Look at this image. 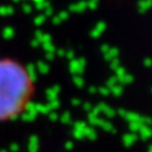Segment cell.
<instances>
[{
	"instance_id": "obj_1",
	"label": "cell",
	"mask_w": 152,
	"mask_h": 152,
	"mask_svg": "<svg viewBox=\"0 0 152 152\" xmlns=\"http://www.w3.org/2000/svg\"><path fill=\"white\" fill-rule=\"evenodd\" d=\"M28 77L18 65L0 62V121H14L27 108Z\"/></svg>"
},
{
	"instance_id": "obj_2",
	"label": "cell",
	"mask_w": 152,
	"mask_h": 152,
	"mask_svg": "<svg viewBox=\"0 0 152 152\" xmlns=\"http://www.w3.org/2000/svg\"><path fill=\"white\" fill-rule=\"evenodd\" d=\"M85 65H86V61H85V58H74V60L70 61L69 70H70L71 74H74V76L81 75L84 72Z\"/></svg>"
},
{
	"instance_id": "obj_3",
	"label": "cell",
	"mask_w": 152,
	"mask_h": 152,
	"mask_svg": "<svg viewBox=\"0 0 152 152\" xmlns=\"http://www.w3.org/2000/svg\"><path fill=\"white\" fill-rule=\"evenodd\" d=\"M88 9V4L85 0H81V1H77V3H74L71 4V5L69 7V13H83Z\"/></svg>"
},
{
	"instance_id": "obj_4",
	"label": "cell",
	"mask_w": 152,
	"mask_h": 152,
	"mask_svg": "<svg viewBox=\"0 0 152 152\" xmlns=\"http://www.w3.org/2000/svg\"><path fill=\"white\" fill-rule=\"evenodd\" d=\"M107 29V24L104 22H98L96 24H95V27L93 28L91 31H90V36H91L93 38H98V37H100L104 31Z\"/></svg>"
},
{
	"instance_id": "obj_5",
	"label": "cell",
	"mask_w": 152,
	"mask_h": 152,
	"mask_svg": "<svg viewBox=\"0 0 152 152\" xmlns=\"http://www.w3.org/2000/svg\"><path fill=\"white\" fill-rule=\"evenodd\" d=\"M67 18H69V12L67 10H61L57 15L52 17V23H53V24H60V23L67 20Z\"/></svg>"
},
{
	"instance_id": "obj_6",
	"label": "cell",
	"mask_w": 152,
	"mask_h": 152,
	"mask_svg": "<svg viewBox=\"0 0 152 152\" xmlns=\"http://www.w3.org/2000/svg\"><path fill=\"white\" fill-rule=\"evenodd\" d=\"M137 8H138L140 13H146L148 9L152 8V0H138Z\"/></svg>"
},
{
	"instance_id": "obj_7",
	"label": "cell",
	"mask_w": 152,
	"mask_h": 152,
	"mask_svg": "<svg viewBox=\"0 0 152 152\" xmlns=\"http://www.w3.org/2000/svg\"><path fill=\"white\" fill-rule=\"evenodd\" d=\"M36 69H37L38 74L46 75V74H48V71H50V66L47 62H45V61H38L36 64Z\"/></svg>"
},
{
	"instance_id": "obj_8",
	"label": "cell",
	"mask_w": 152,
	"mask_h": 152,
	"mask_svg": "<svg viewBox=\"0 0 152 152\" xmlns=\"http://www.w3.org/2000/svg\"><path fill=\"white\" fill-rule=\"evenodd\" d=\"M37 69H36V65L33 64H28L27 65V76L29 77L32 81H34V80L37 79Z\"/></svg>"
},
{
	"instance_id": "obj_9",
	"label": "cell",
	"mask_w": 152,
	"mask_h": 152,
	"mask_svg": "<svg viewBox=\"0 0 152 152\" xmlns=\"http://www.w3.org/2000/svg\"><path fill=\"white\" fill-rule=\"evenodd\" d=\"M118 55H119V51H118V48H115V47H112V48L109 50L105 55H104V58L110 62L112 60L118 58Z\"/></svg>"
},
{
	"instance_id": "obj_10",
	"label": "cell",
	"mask_w": 152,
	"mask_h": 152,
	"mask_svg": "<svg viewBox=\"0 0 152 152\" xmlns=\"http://www.w3.org/2000/svg\"><path fill=\"white\" fill-rule=\"evenodd\" d=\"M14 14V8L10 5H1L0 7V15H12Z\"/></svg>"
},
{
	"instance_id": "obj_11",
	"label": "cell",
	"mask_w": 152,
	"mask_h": 152,
	"mask_svg": "<svg viewBox=\"0 0 152 152\" xmlns=\"http://www.w3.org/2000/svg\"><path fill=\"white\" fill-rule=\"evenodd\" d=\"M14 37V28L12 27H5L4 28V31H3V38L4 39H12V38Z\"/></svg>"
},
{
	"instance_id": "obj_12",
	"label": "cell",
	"mask_w": 152,
	"mask_h": 152,
	"mask_svg": "<svg viewBox=\"0 0 152 152\" xmlns=\"http://www.w3.org/2000/svg\"><path fill=\"white\" fill-rule=\"evenodd\" d=\"M58 91H60V86H58V85H56V86H53V88L47 89L46 94H47V96H50V98H55L56 95L58 94Z\"/></svg>"
},
{
	"instance_id": "obj_13",
	"label": "cell",
	"mask_w": 152,
	"mask_h": 152,
	"mask_svg": "<svg viewBox=\"0 0 152 152\" xmlns=\"http://www.w3.org/2000/svg\"><path fill=\"white\" fill-rule=\"evenodd\" d=\"M42 47H43V50L46 51V53H56V47H55V45L52 43V42L42 45Z\"/></svg>"
},
{
	"instance_id": "obj_14",
	"label": "cell",
	"mask_w": 152,
	"mask_h": 152,
	"mask_svg": "<svg viewBox=\"0 0 152 152\" xmlns=\"http://www.w3.org/2000/svg\"><path fill=\"white\" fill-rule=\"evenodd\" d=\"M36 9L37 10H46L47 8H50L51 7V3L48 1V0H45V1H41V3H38V4H36Z\"/></svg>"
},
{
	"instance_id": "obj_15",
	"label": "cell",
	"mask_w": 152,
	"mask_h": 152,
	"mask_svg": "<svg viewBox=\"0 0 152 152\" xmlns=\"http://www.w3.org/2000/svg\"><path fill=\"white\" fill-rule=\"evenodd\" d=\"M118 83H119V80H118V77L115 75L112 76V77H109L107 80V85H108V88L109 89H112L113 86H115V85H118Z\"/></svg>"
},
{
	"instance_id": "obj_16",
	"label": "cell",
	"mask_w": 152,
	"mask_h": 152,
	"mask_svg": "<svg viewBox=\"0 0 152 152\" xmlns=\"http://www.w3.org/2000/svg\"><path fill=\"white\" fill-rule=\"evenodd\" d=\"M74 84L79 88H83L84 84H85V80L83 79L81 75H76V76H74Z\"/></svg>"
},
{
	"instance_id": "obj_17",
	"label": "cell",
	"mask_w": 152,
	"mask_h": 152,
	"mask_svg": "<svg viewBox=\"0 0 152 152\" xmlns=\"http://www.w3.org/2000/svg\"><path fill=\"white\" fill-rule=\"evenodd\" d=\"M46 15L45 14H39V15H37L36 18H34V20H33V23H34L36 26H42L43 23L46 22Z\"/></svg>"
},
{
	"instance_id": "obj_18",
	"label": "cell",
	"mask_w": 152,
	"mask_h": 152,
	"mask_svg": "<svg viewBox=\"0 0 152 152\" xmlns=\"http://www.w3.org/2000/svg\"><path fill=\"white\" fill-rule=\"evenodd\" d=\"M132 81H133V76L129 75V74H126L123 77L119 79V83L121 84H131Z\"/></svg>"
},
{
	"instance_id": "obj_19",
	"label": "cell",
	"mask_w": 152,
	"mask_h": 152,
	"mask_svg": "<svg viewBox=\"0 0 152 152\" xmlns=\"http://www.w3.org/2000/svg\"><path fill=\"white\" fill-rule=\"evenodd\" d=\"M86 4H88V9H90V10H95V9L98 8L99 0H88Z\"/></svg>"
},
{
	"instance_id": "obj_20",
	"label": "cell",
	"mask_w": 152,
	"mask_h": 152,
	"mask_svg": "<svg viewBox=\"0 0 152 152\" xmlns=\"http://www.w3.org/2000/svg\"><path fill=\"white\" fill-rule=\"evenodd\" d=\"M109 65H110V69L113 71H115L118 67H121V61L118 58H114V60H112L110 62H109Z\"/></svg>"
},
{
	"instance_id": "obj_21",
	"label": "cell",
	"mask_w": 152,
	"mask_h": 152,
	"mask_svg": "<svg viewBox=\"0 0 152 152\" xmlns=\"http://www.w3.org/2000/svg\"><path fill=\"white\" fill-rule=\"evenodd\" d=\"M22 10L26 14H31V13L33 12V7L29 3H24V4L22 5Z\"/></svg>"
},
{
	"instance_id": "obj_22",
	"label": "cell",
	"mask_w": 152,
	"mask_h": 152,
	"mask_svg": "<svg viewBox=\"0 0 152 152\" xmlns=\"http://www.w3.org/2000/svg\"><path fill=\"white\" fill-rule=\"evenodd\" d=\"M114 72H115V76L118 77V80H119L121 77H123V76L127 74V72H126V69H124V67H122V66H121V67H118L115 71H114Z\"/></svg>"
},
{
	"instance_id": "obj_23",
	"label": "cell",
	"mask_w": 152,
	"mask_h": 152,
	"mask_svg": "<svg viewBox=\"0 0 152 152\" xmlns=\"http://www.w3.org/2000/svg\"><path fill=\"white\" fill-rule=\"evenodd\" d=\"M52 42V37L51 34H47V33H43V36L41 38V45H45V43H50Z\"/></svg>"
},
{
	"instance_id": "obj_24",
	"label": "cell",
	"mask_w": 152,
	"mask_h": 152,
	"mask_svg": "<svg viewBox=\"0 0 152 152\" xmlns=\"http://www.w3.org/2000/svg\"><path fill=\"white\" fill-rule=\"evenodd\" d=\"M110 93H113L114 95H121L123 93V88L121 86V85H115V86H113L110 89Z\"/></svg>"
},
{
	"instance_id": "obj_25",
	"label": "cell",
	"mask_w": 152,
	"mask_h": 152,
	"mask_svg": "<svg viewBox=\"0 0 152 152\" xmlns=\"http://www.w3.org/2000/svg\"><path fill=\"white\" fill-rule=\"evenodd\" d=\"M65 57H66V58H67L69 61L74 60V58H75V52H74L72 50H69V51H66V53H65Z\"/></svg>"
},
{
	"instance_id": "obj_26",
	"label": "cell",
	"mask_w": 152,
	"mask_h": 152,
	"mask_svg": "<svg viewBox=\"0 0 152 152\" xmlns=\"http://www.w3.org/2000/svg\"><path fill=\"white\" fill-rule=\"evenodd\" d=\"M112 48V47L110 46H109V45H107V43H104V45H102V47H100V51L103 52V55H105L107 53V52L109 51V50H110Z\"/></svg>"
},
{
	"instance_id": "obj_27",
	"label": "cell",
	"mask_w": 152,
	"mask_h": 152,
	"mask_svg": "<svg viewBox=\"0 0 152 152\" xmlns=\"http://www.w3.org/2000/svg\"><path fill=\"white\" fill-rule=\"evenodd\" d=\"M143 66L145 67H152V58L147 57V58L143 60Z\"/></svg>"
},
{
	"instance_id": "obj_28",
	"label": "cell",
	"mask_w": 152,
	"mask_h": 152,
	"mask_svg": "<svg viewBox=\"0 0 152 152\" xmlns=\"http://www.w3.org/2000/svg\"><path fill=\"white\" fill-rule=\"evenodd\" d=\"M43 14H45V15H46V18H47V17H51V15H53V8H52V7H50V8H47V9H46V10L43 12Z\"/></svg>"
},
{
	"instance_id": "obj_29",
	"label": "cell",
	"mask_w": 152,
	"mask_h": 152,
	"mask_svg": "<svg viewBox=\"0 0 152 152\" xmlns=\"http://www.w3.org/2000/svg\"><path fill=\"white\" fill-rule=\"evenodd\" d=\"M99 91H100V94H103V95H108L109 93H110V89L109 88H100Z\"/></svg>"
},
{
	"instance_id": "obj_30",
	"label": "cell",
	"mask_w": 152,
	"mask_h": 152,
	"mask_svg": "<svg viewBox=\"0 0 152 152\" xmlns=\"http://www.w3.org/2000/svg\"><path fill=\"white\" fill-rule=\"evenodd\" d=\"M31 46H32V47H34V48H36V47L41 46V43H39V41H38V39H36V38H33V39L31 41Z\"/></svg>"
},
{
	"instance_id": "obj_31",
	"label": "cell",
	"mask_w": 152,
	"mask_h": 152,
	"mask_svg": "<svg viewBox=\"0 0 152 152\" xmlns=\"http://www.w3.org/2000/svg\"><path fill=\"white\" fill-rule=\"evenodd\" d=\"M65 53H66V51L65 50H56V55L57 56H60V57H65Z\"/></svg>"
},
{
	"instance_id": "obj_32",
	"label": "cell",
	"mask_w": 152,
	"mask_h": 152,
	"mask_svg": "<svg viewBox=\"0 0 152 152\" xmlns=\"http://www.w3.org/2000/svg\"><path fill=\"white\" fill-rule=\"evenodd\" d=\"M56 57V53H46V60L47 61H52Z\"/></svg>"
},
{
	"instance_id": "obj_33",
	"label": "cell",
	"mask_w": 152,
	"mask_h": 152,
	"mask_svg": "<svg viewBox=\"0 0 152 152\" xmlns=\"http://www.w3.org/2000/svg\"><path fill=\"white\" fill-rule=\"evenodd\" d=\"M95 90H96V88H95V86H90V88H89V93L94 94V93H95Z\"/></svg>"
},
{
	"instance_id": "obj_34",
	"label": "cell",
	"mask_w": 152,
	"mask_h": 152,
	"mask_svg": "<svg viewBox=\"0 0 152 152\" xmlns=\"http://www.w3.org/2000/svg\"><path fill=\"white\" fill-rule=\"evenodd\" d=\"M34 1V4H38V3H41V1H45V0H33Z\"/></svg>"
},
{
	"instance_id": "obj_35",
	"label": "cell",
	"mask_w": 152,
	"mask_h": 152,
	"mask_svg": "<svg viewBox=\"0 0 152 152\" xmlns=\"http://www.w3.org/2000/svg\"><path fill=\"white\" fill-rule=\"evenodd\" d=\"M14 3H18V1H22V0H13Z\"/></svg>"
}]
</instances>
